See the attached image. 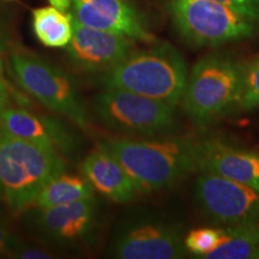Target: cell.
Here are the masks:
<instances>
[{
    "label": "cell",
    "mask_w": 259,
    "mask_h": 259,
    "mask_svg": "<svg viewBox=\"0 0 259 259\" xmlns=\"http://www.w3.org/2000/svg\"><path fill=\"white\" fill-rule=\"evenodd\" d=\"M101 147L118 158L141 192L173 186L198 168L199 142L185 136L108 138Z\"/></svg>",
    "instance_id": "cell-1"
},
{
    "label": "cell",
    "mask_w": 259,
    "mask_h": 259,
    "mask_svg": "<svg viewBox=\"0 0 259 259\" xmlns=\"http://www.w3.org/2000/svg\"><path fill=\"white\" fill-rule=\"evenodd\" d=\"M106 72V88L127 90L176 107L183 100L189 77L179 52L162 42L132 51Z\"/></svg>",
    "instance_id": "cell-2"
},
{
    "label": "cell",
    "mask_w": 259,
    "mask_h": 259,
    "mask_svg": "<svg viewBox=\"0 0 259 259\" xmlns=\"http://www.w3.org/2000/svg\"><path fill=\"white\" fill-rule=\"evenodd\" d=\"M60 153L0 130V181L4 198L18 212L35 204L45 186L65 170Z\"/></svg>",
    "instance_id": "cell-3"
},
{
    "label": "cell",
    "mask_w": 259,
    "mask_h": 259,
    "mask_svg": "<svg viewBox=\"0 0 259 259\" xmlns=\"http://www.w3.org/2000/svg\"><path fill=\"white\" fill-rule=\"evenodd\" d=\"M245 67L231 57L210 54L198 60L187 77L184 109L197 124L215 120L238 106Z\"/></svg>",
    "instance_id": "cell-4"
},
{
    "label": "cell",
    "mask_w": 259,
    "mask_h": 259,
    "mask_svg": "<svg viewBox=\"0 0 259 259\" xmlns=\"http://www.w3.org/2000/svg\"><path fill=\"white\" fill-rule=\"evenodd\" d=\"M176 106L127 90L106 88L94 100L100 121L125 136L160 137L176 125Z\"/></svg>",
    "instance_id": "cell-5"
},
{
    "label": "cell",
    "mask_w": 259,
    "mask_h": 259,
    "mask_svg": "<svg viewBox=\"0 0 259 259\" xmlns=\"http://www.w3.org/2000/svg\"><path fill=\"white\" fill-rule=\"evenodd\" d=\"M170 12L181 36L197 46H219L250 37L258 23L213 0H170Z\"/></svg>",
    "instance_id": "cell-6"
},
{
    "label": "cell",
    "mask_w": 259,
    "mask_h": 259,
    "mask_svg": "<svg viewBox=\"0 0 259 259\" xmlns=\"http://www.w3.org/2000/svg\"><path fill=\"white\" fill-rule=\"evenodd\" d=\"M10 67L16 82L48 108L84 130L92 119L78 95L72 79L54 66L31 54L15 52L10 58Z\"/></svg>",
    "instance_id": "cell-7"
},
{
    "label": "cell",
    "mask_w": 259,
    "mask_h": 259,
    "mask_svg": "<svg viewBox=\"0 0 259 259\" xmlns=\"http://www.w3.org/2000/svg\"><path fill=\"white\" fill-rule=\"evenodd\" d=\"M197 199L212 221L226 226L259 222V190L202 171L196 181Z\"/></svg>",
    "instance_id": "cell-8"
},
{
    "label": "cell",
    "mask_w": 259,
    "mask_h": 259,
    "mask_svg": "<svg viewBox=\"0 0 259 259\" xmlns=\"http://www.w3.org/2000/svg\"><path fill=\"white\" fill-rule=\"evenodd\" d=\"M71 16L87 27L114 32L132 41L155 42L142 15L128 0H73Z\"/></svg>",
    "instance_id": "cell-9"
},
{
    "label": "cell",
    "mask_w": 259,
    "mask_h": 259,
    "mask_svg": "<svg viewBox=\"0 0 259 259\" xmlns=\"http://www.w3.org/2000/svg\"><path fill=\"white\" fill-rule=\"evenodd\" d=\"M184 238L177 227L161 221L136 223L119 236L113 257L121 259H177L186 254Z\"/></svg>",
    "instance_id": "cell-10"
},
{
    "label": "cell",
    "mask_w": 259,
    "mask_h": 259,
    "mask_svg": "<svg viewBox=\"0 0 259 259\" xmlns=\"http://www.w3.org/2000/svg\"><path fill=\"white\" fill-rule=\"evenodd\" d=\"M73 19V35L67 53L73 64L83 70L108 71L132 52L130 38L80 24Z\"/></svg>",
    "instance_id": "cell-11"
},
{
    "label": "cell",
    "mask_w": 259,
    "mask_h": 259,
    "mask_svg": "<svg viewBox=\"0 0 259 259\" xmlns=\"http://www.w3.org/2000/svg\"><path fill=\"white\" fill-rule=\"evenodd\" d=\"M198 169L259 190V151L236 147L221 138L199 142Z\"/></svg>",
    "instance_id": "cell-12"
},
{
    "label": "cell",
    "mask_w": 259,
    "mask_h": 259,
    "mask_svg": "<svg viewBox=\"0 0 259 259\" xmlns=\"http://www.w3.org/2000/svg\"><path fill=\"white\" fill-rule=\"evenodd\" d=\"M0 130L65 155L76 150V138L63 122L22 108L6 107L0 114Z\"/></svg>",
    "instance_id": "cell-13"
},
{
    "label": "cell",
    "mask_w": 259,
    "mask_h": 259,
    "mask_svg": "<svg viewBox=\"0 0 259 259\" xmlns=\"http://www.w3.org/2000/svg\"><path fill=\"white\" fill-rule=\"evenodd\" d=\"M82 173L94 190L113 202L126 203L141 192L118 158L101 145L83 161Z\"/></svg>",
    "instance_id": "cell-14"
},
{
    "label": "cell",
    "mask_w": 259,
    "mask_h": 259,
    "mask_svg": "<svg viewBox=\"0 0 259 259\" xmlns=\"http://www.w3.org/2000/svg\"><path fill=\"white\" fill-rule=\"evenodd\" d=\"M38 226L48 239L58 242L76 241L85 236L94 223V197L40 209Z\"/></svg>",
    "instance_id": "cell-15"
},
{
    "label": "cell",
    "mask_w": 259,
    "mask_h": 259,
    "mask_svg": "<svg viewBox=\"0 0 259 259\" xmlns=\"http://www.w3.org/2000/svg\"><path fill=\"white\" fill-rule=\"evenodd\" d=\"M222 240L206 259L255 258L259 252V222L226 226Z\"/></svg>",
    "instance_id": "cell-16"
},
{
    "label": "cell",
    "mask_w": 259,
    "mask_h": 259,
    "mask_svg": "<svg viewBox=\"0 0 259 259\" xmlns=\"http://www.w3.org/2000/svg\"><path fill=\"white\" fill-rule=\"evenodd\" d=\"M32 29L46 47H66L73 35L72 16L50 6L32 11Z\"/></svg>",
    "instance_id": "cell-17"
},
{
    "label": "cell",
    "mask_w": 259,
    "mask_h": 259,
    "mask_svg": "<svg viewBox=\"0 0 259 259\" xmlns=\"http://www.w3.org/2000/svg\"><path fill=\"white\" fill-rule=\"evenodd\" d=\"M92 197H94V187L85 178L61 173L42 189L35 204L38 209H48Z\"/></svg>",
    "instance_id": "cell-18"
},
{
    "label": "cell",
    "mask_w": 259,
    "mask_h": 259,
    "mask_svg": "<svg viewBox=\"0 0 259 259\" xmlns=\"http://www.w3.org/2000/svg\"><path fill=\"white\" fill-rule=\"evenodd\" d=\"M223 236V228L215 227H202L192 229L185 238V247L194 254V257L205 258L213 248L218 247Z\"/></svg>",
    "instance_id": "cell-19"
},
{
    "label": "cell",
    "mask_w": 259,
    "mask_h": 259,
    "mask_svg": "<svg viewBox=\"0 0 259 259\" xmlns=\"http://www.w3.org/2000/svg\"><path fill=\"white\" fill-rule=\"evenodd\" d=\"M238 107L244 111H251L259 107V56L245 67Z\"/></svg>",
    "instance_id": "cell-20"
},
{
    "label": "cell",
    "mask_w": 259,
    "mask_h": 259,
    "mask_svg": "<svg viewBox=\"0 0 259 259\" xmlns=\"http://www.w3.org/2000/svg\"><path fill=\"white\" fill-rule=\"evenodd\" d=\"M213 2L231 6L254 19L255 22H259V0H213Z\"/></svg>",
    "instance_id": "cell-21"
},
{
    "label": "cell",
    "mask_w": 259,
    "mask_h": 259,
    "mask_svg": "<svg viewBox=\"0 0 259 259\" xmlns=\"http://www.w3.org/2000/svg\"><path fill=\"white\" fill-rule=\"evenodd\" d=\"M18 239L6 228L0 220V255H10L12 257L19 247Z\"/></svg>",
    "instance_id": "cell-22"
},
{
    "label": "cell",
    "mask_w": 259,
    "mask_h": 259,
    "mask_svg": "<svg viewBox=\"0 0 259 259\" xmlns=\"http://www.w3.org/2000/svg\"><path fill=\"white\" fill-rule=\"evenodd\" d=\"M12 257L23 258V259H46V258L50 259V258H53V255H51L46 251L38 250V248L23 247V246L21 245Z\"/></svg>",
    "instance_id": "cell-23"
},
{
    "label": "cell",
    "mask_w": 259,
    "mask_h": 259,
    "mask_svg": "<svg viewBox=\"0 0 259 259\" xmlns=\"http://www.w3.org/2000/svg\"><path fill=\"white\" fill-rule=\"evenodd\" d=\"M10 102V93L9 88L6 85L4 78L3 76H0V114H2L3 111L9 106Z\"/></svg>",
    "instance_id": "cell-24"
},
{
    "label": "cell",
    "mask_w": 259,
    "mask_h": 259,
    "mask_svg": "<svg viewBox=\"0 0 259 259\" xmlns=\"http://www.w3.org/2000/svg\"><path fill=\"white\" fill-rule=\"evenodd\" d=\"M48 2H50L51 5L54 6V8L66 12L67 10L71 9V6H72L73 0H48Z\"/></svg>",
    "instance_id": "cell-25"
},
{
    "label": "cell",
    "mask_w": 259,
    "mask_h": 259,
    "mask_svg": "<svg viewBox=\"0 0 259 259\" xmlns=\"http://www.w3.org/2000/svg\"><path fill=\"white\" fill-rule=\"evenodd\" d=\"M3 72H4V65H3L2 57H0V76H3Z\"/></svg>",
    "instance_id": "cell-26"
},
{
    "label": "cell",
    "mask_w": 259,
    "mask_h": 259,
    "mask_svg": "<svg viewBox=\"0 0 259 259\" xmlns=\"http://www.w3.org/2000/svg\"><path fill=\"white\" fill-rule=\"evenodd\" d=\"M4 197V190H3V185H2V181H0V198Z\"/></svg>",
    "instance_id": "cell-27"
},
{
    "label": "cell",
    "mask_w": 259,
    "mask_h": 259,
    "mask_svg": "<svg viewBox=\"0 0 259 259\" xmlns=\"http://www.w3.org/2000/svg\"><path fill=\"white\" fill-rule=\"evenodd\" d=\"M257 258H259V253H258V254H257Z\"/></svg>",
    "instance_id": "cell-28"
},
{
    "label": "cell",
    "mask_w": 259,
    "mask_h": 259,
    "mask_svg": "<svg viewBox=\"0 0 259 259\" xmlns=\"http://www.w3.org/2000/svg\"><path fill=\"white\" fill-rule=\"evenodd\" d=\"M258 253H259V252H258ZM255 258H257V257H255Z\"/></svg>",
    "instance_id": "cell-29"
}]
</instances>
